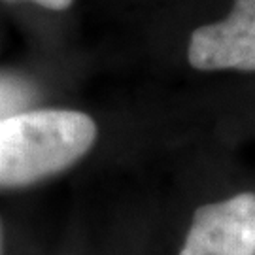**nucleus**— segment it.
Here are the masks:
<instances>
[{"instance_id": "obj_1", "label": "nucleus", "mask_w": 255, "mask_h": 255, "mask_svg": "<svg viewBox=\"0 0 255 255\" xmlns=\"http://www.w3.org/2000/svg\"><path fill=\"white\" fill-rule=\"evenodd\" d=\"M97 140V125L74 110H34L0 121V189L68 168Z\"/></svg>"}, {"instance_id": "obj_2", "label": "nucleus", "mask_w": 255, "mask_h": 255, "mask_svg": "<svg viewBox=\"0 0 255 255\" xmlns=\"http://www.w3.org/2000/svg\"><path fill=\"white\" fill-rule=\"evenodd\" d=\"M180 255H255L254 193L201 206Z\"/></svg>"}, {"instance_id": "obj_3", "label": "nucleus", "mask_w": 255, "mask_h": 255, "mask_svg": "<svg viewBox=\"0 0 255 255\" xmlns=\"http://www.w3.org/2000/svg\"><path fill=\"white\" fill-rule=\"evenodd\" d=\"M187 59L197 70H255V0H235L227 19L197 28Z\"/></svg>"}, {"instance_id": "obj_4", "label": "nucleus", "mask_w": 255, "mask_h": 255, "mask_svg": "<svg viewBox=\"0 0 255 255\" xmlns=\"http://www.w3.org/2000/svg\"><path fill=\"white\" fill-rule=\"evenodd\" d=\"M30 101L32 89L27 80L11 74L0 76V121L28 112L27 106Z\"/></svg>"}, {"instance_id": "obj_5", "label": "nucleus", "mask_w": 255, "mask_h": 255, "mask_svg": "<svg viewBox=\"0 0 255 255\" xmlns=\"http://www.w3.org/2000/svg\"><path fill=\"white\" fill-rule=\"evenodd\" d=\"M6 2H32V4H38V6H42V8H47V9H55V11H59V9H66L70 4H72L74 0H6Z\"/></svg>"}, {"instance_id": "obj_6", "label": "nucleus", "mask_w": 255, "mask_h": 255, "mask_svg": "<svg viewBox=\"0 0 255 255\" xmlns=\"http://www.w3.org/2000/svg\"><path fill=\"white\" fill-rule=\"evenodd\" d=\"M0 255H2V225H0Z\"/></svg>"}]
</instances>
